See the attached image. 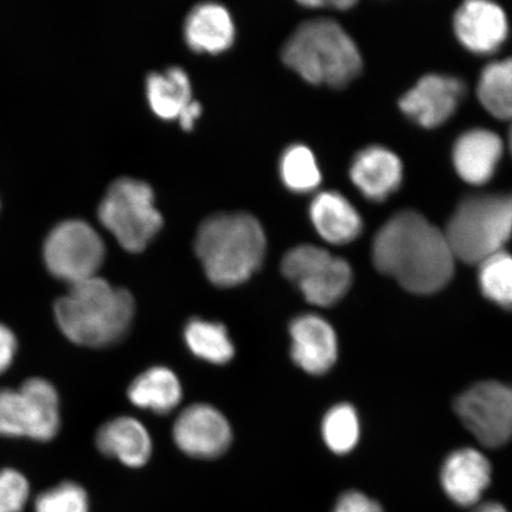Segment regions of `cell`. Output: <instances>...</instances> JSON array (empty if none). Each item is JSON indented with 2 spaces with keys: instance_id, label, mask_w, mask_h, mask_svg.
Masks as SVG:
<instances>
[{
  "instance_id": "1",
  "label": "cell",
  "mask_w": 512,
  "mask_h": 512,
  "mask_svg": "<svg viewBox=\"0 0 512 512\" xmlns=\"http://www.w3.org/2000/svg\"><path fill=\"white\" fill-rule=\"evenodd\" d=\"M373 260L407 291L431 294L452 279L456 258L443 230L418 211L403 210L376 234Z\"/></svg>"
},
{
  "instance_id": "2",
  "label": "cell",
  "mask_w": 512,
  "mask_h": 512,
  "mask_svg": "<svg viewBox=\"0 0 512 512\" xmlns=\"http://www.w3.org/2000/svg\"><path fill=\"white\" fill-rule=\"evenodd\" d=\"M136 312L131 293L96 277L70 285L55 304V318L69 341L104 348L123 339Z\"/></svg>"
},
{
  "instance_id": "3",
  "label": "cell",
  "mask_w": 512,
  "mask_h": 512,
  "mask_svg": "<svg viewBox=\"0 0 512 512\" xmlns=\"http://www.w3.org/2000/svg\"><path fill=\"white\" fill-rule=\"evenodd\" d=\"M266 247L264 228L247 213L208 217L195 240V251L204 273L219 287L246 283L264 262Z\"/></svg>"
},
{
  "instance_id": "4",
  "label": "cell",
  "mask_w": 512,
  "mask_h": 512,
  "mask_svg": "<svg viewBox=\"0 0 512 512\" xmlns=\"http://www.w3.org/2000/svg\"><path fill=\"white\" fill-rule=\"evenodd\" d=\"M283 60L312 85L343 88L362 70V57L352 38L328 18L299 25L283 48Z\"/></svg>"
},
{
  "instance_id": "5",
  "label": "cell",
  "mask_w": 512,
  "mask_h": 512,
  "mask_svg": "<svg viewBox=\"0 0 512 512\" xmlns=\"http://www.w3.org/2000/svg\"><path fill=\"white\" fill-rule=\"evenodd\" d=\"M454 258L482 264L503 251L512 236V192L464 198L444 230Z\"/></svg>"
},
{
  "instance_id": "6",
  "label": "cell",
  "mask_w": 512,
  "mask_h": 512,
  "mask_svg": "<svg viewBox=\"0 0 512 512\" xmlns=\"http://www.w3.org/2000/svg\"><path fill=\"white\" fill-rule=\"evenodd\" d=\"M99 219L130 253L143 252L163 226L150 185L128 177L112 183L100 204Z\"/></svg>"
},
{
  "instance_id": "7",
  "label": "cell",
  "mask_w": 512,
  "mask_h": 512,
  "mask_svg": "<svg viewBox=\"0 0 512 512\" xmlns=\"http://www.w3.org/2000/svg\"><path fill=\"white\" fill-rule=\"evenodd\" d=\"M59 428V394L49 381L30 379L18 390L0 389V435L49 441Z\"/></svg>"
},
{
  "instance_id": "8",
  "label": "cell",
  "mask_w": 512,
  "mask_h": 512,
  "mask_svg": "<svg viewBox=\"0 0 512 512\" xmlns=\"http://www.w3.org/2000/svg\"><path fill=\"white\" fill-rule=\"evenodd\" d=\"M281 271L299 288L307 302L322 307L337 304L352 283L347 261L312 245L294 247L287 252Z\"/></svg>"
},
{
  "instance_id": "9",
  "label": "cell",
  "mask_w": 512,
  "mask_h": 512,
  "mask_svg": "<svg viewBox=\"0 0 512 512\" xmlns=\"http://www.w3.org/2000/svg\"><path fill=\"white\" fill-rule=\"evenodd\" d=\"M106 248L88 223L72 220L57 226L44 245V261L51 274L69 285L96 277L104 264Z\"/></svg>"
},
{
  "instance_id": "10",
  "label": "cell",
  "mask_w": 512,
  "mask_h": 512,
  "mask_svg": "<svg viewBox=\"0 0 512 512\" xmlns=\"http://www.w3.org/2000/svg\"><path fill=\"white\" fill-rule=\"evenodd\" d=\"M456 412L480 444L503 446L512 439V386L482 382L471 387L456 402Z\"/></svg>"
},
{
  "instance_id": "11",
  "label": "cell",
  "mask_w": 512,
  "mask_h": 512,
  "mask_svg": "<svg viewBox=\"0 0 512 512\" xmlns=\"http://www.w3.org/2000/svg\"><path fill=\"white\" fill-rule=\"evenodd\" d=\"M174 439L179 450L188 456L213 459L228 450L233 433L226 416L214 407L197 403L178 416Z\"/></svg>"
},
{
  "instance_id": "12",
  "label": "cell",
  "mask_w": 512,
  "mask_h": 512,
  "mask_svg": "<svg viewBox=\"0 0 512 512\" xmlns=\"http://www.w3.org/2000/svg\"><path fill=\"white\" fill-rule=\"evenodd\" d=\"M465 95L462 81L445 75H426L402 96L401 111L425 128L446 123L456 112Z\"/></svg>"
},
{
  "instance_id": "13",
  "label": "cell",
  "mask_w": 512,
  "mask_h": 512,
  "mask_svg": "<svg viewBox=\"0 0 512 512\" xmlns=\"http://www.w3.org/2000/svg\"><path fill=\"white\" fill-rule=\"evenodd\" d=\"M454 31L466 49L478 55H489L495 53L507 38V16L497 4L471 0L458 9Z\"/></svg>"
},
{
  "instance_id": "14",
  "label": "cell",
  "mask_w": 512,
  "mask_h": 512,
  "mask_svg": "<svg viewBox=\"0 0 512 512\" xmlns=\"http://www.w3.org/2000/svg\"><path fill=\"white\" fill-rule=\"evenodd\" d=\"M291 356L300 369L311 375H322L337 360V337L332 326L316 315H303L290 326Z\"/></svg>"
},
{
  "instance_id": "15",
  "label": "cell",
  "mask_w": 512,
  "mask_h": 512,
  "mask_svg": "<svg viewBox=\"0 0 512 512\" xmlns=\"http://www.w3.org/2000/svg\"><path fill=\"white\" fill-rule=\"evenodd\" d=\"M503 142L496 132L476 128L454 144L453 164L464 182L484 185L494 177L503 155Z\"/></svg>"
},
{
  "instance_id": "16",
  "label": "cell",
  "mask_w": 512,
  "mask_h": 512,
  "mask_svg": "<svg viewBox=\"0 0 512 512\" xmlns=\"http://www.w3.org/2000/svg\"><path fill=\"white\" fill-rule=\"evenodd\" d=\"M491 480L489 460L473 448L453 452L441 470V484L454 503L475 505Z\"/></svg>"
},
{
  "instance_id": "17",
  "label": "cell",
  "mask_w": 512,
  "mask_h": 512,
  "mask_svg": "<svg viewBox=\"0 0 512 512\" xmlns=\"http://www.w3.org/2000/svg\"><path fill=\"white\" fill-rule=\"evenodd\" d=\"M350 177L368 200L382 202L400 187L401 160L382 146H369L357 153L351 165Z\"/></svg>"
},
{
  "instance_id": "18",
  "label": "cell",
  "mask_w": 512,
  "mask_h": 512,
  "mask_svg": "<svg viewBox=\"0 0 512 512\" xmlns=\"http://www.w3.org/2000/svg\"><path fill=\"white\" fill-rule=\"evenodd\" d=\"M310 217L318 234L331 245H347L362 233L361 215L337 191H323L313 198Z\"/></svg>"
},
{
  "instance_id": "19",
  "label": "cell",
  "mask_w": 512,
  "mask_h": 512,
  "mask_svg": "<svg viewBox=\"0 0 512 512\" xmlns=\"http://www.w3.org/2000/svg\"><path fill=\"white\" fill-rule=\"evenodd\" d=\"M184 36L188 46L197 53H222L235 40L233 18L220 4H198L185 21Z\"/></svg>"
},
{
  "instance_id": "20",
  "label": "cell",
  "mask_w": 512,
  "mask_h": 512,
  "mask_svg": "<svg viewBox=\"0 0 512 512\" xmlns=\"http://www.w3.org/2000/svg\"><path fill=\"white\" fill-rule=\"evenodd\" d=\"M96 446L107 457L130 467L144 466L151 457L152 441L142 422L120 416L108 421L96 434Z\"/></svg>"
},
{
  "instance_id": "21",
  "label": "cell",
  "mask_w": 512,
  "mask_h": 512,
  "mask_svg": "<svg viewBox=\"0 0 512 512\" xmlns=\"http://www.w3.org/2000/svg\"><path fill=\"white\" fill-rule=\"evenodd\" d=\"M127 396L134 406L157 414H168L181 402L182 386L174 371L153 367L131 383Z\"/></svg>"
},
{
  "instance_id": "22",
  "label": "cell",
  "mask_w": 512,
  "mask_h": 512,
  "mask_svg": "<svg viewBox=\"0 0 512 512\" xmlns=\"http://www.w3.org/2000/svg\"><path fill=\"white\" fill-rule=\"evenodd\" d=\"M147 100L159 118L179 119L192 100L191 83L182 68L152 73L146 80Z\"/></svg>"
},
{
  "instance_id": "23",
  "label": "cell",
  "mask_w": 512,
  "mask_h": 512,
  "mask_svg": "<svg viewBox=\"0 0 512 512\" xmlns=\"http://www.w3.org/2000/svg\"><path fill=\"white\" fill-rule=\"evenodd\" d=\"M184 341L196 357L213 364L232 361L235 348L226 326L200 318L185 325Z\"/></svg>"
},
{
  "instance_id": "24",
  "label": "cell",
  "mask_w": 512,
  "mask_h": 512,
  "mask_svg": "<svg viewBox=\"0 0 512 512\" xmlns=\"http://www.w3.org/2000/svg\"><path fill=\"white\" fill-rule=\"evenodd\" d=\"M480 104L492 117L512 120V57L486 66L478 82Z\"/></svg>"
},
{
  "instance_id": "25",
  "label": "cell",
  "mask_w": 512,
  "mask_h": 512,
  "mask_svg": "<svg viewBox=\"0 0 512 512\" xmlns=\"http://www.w3.org/2000/svg\"><path fill=\"white\" fill-rule=\"evenodd\" d=\"M280 176L286 187L294 192H310L319 187L322 175L315 155L305 145L288 147L280 159Z\"/></svg>"
},
{
  "instance_id": "26",
  "label": "cell",
  "mask_w": 512,
  "mask_h": 512,
  "mask_svg": "<svg viewBox=\"0 0 512 512\" xmlns=\"http://www.w3.org/2000/svg\"><path fill=\"white\" fill-rule=\"evenodd\" d=\"M479 285L491 302L512 310V255L502 251L479 264Z\"/></svg>"
},
{
  "instance_id": "27",
  "label": "cell",
  "mask_w": 512,
  "mask_h": 512,
  "mask_svg": "<svg viewBox=\"0 0 512 512\" xmlns=\"http://www.w3.org/2000/svg\"><path fill=\"white\" fill-rule=\"evenodd\" d=\"M323 438L332 452L349 453L360 439V421L354 407L342 403L331 408L323 420Z\"/></svg>"
},
{
  "instance_id": "28",
  "label": "cell",
  "mask_w": 512,
  "mask_h": 512,
  "mask_svg": "<svg viewBox=\"0 0 512 512\" xmlns=\"http://www.w3.org/2000/svg\"><path fill=\"white\" fill-rule=\"evenodd\" d=\"M87 492L79 484L62 483L38 496L36 512H88Z\"/></svg>"
},
{
  "instance_id": "29",
  "label": "cell",
  "mask_w": 512,
  "mask_h": 512,
  "mask_svg": "<svg viewBox=\"0 0 512 512\" xmlns=\"http://www.w3.org/2000/svg\"><path fill=\"white\" fill-rule=\"evenodd\" d=\"M28 480L18 471H0V512H22L29 497Z\"/></svg>"
},
{
  "instance_id": "30",
  "label": "cell",
  "mask_w": 512,
  "mask_h": 512,
  "mask_svg": "<svg viewBox=\"0 0 512 512\" xmlns=\"http://www.w3.org/2000/svg\"><path fill=\"white\" fill-rule=\"evenodd\" d=\"M334 512H383V510L379 503L362 492L349 491L338 499Z\"/></svg>"
},
{
  "instance_id": "31",
  "label": "cell",
  "mask_w": 512,
  "mask_h": 512,
  "mask_svg": "<svg viewBox=\"0 0 512 512\" xmlns=\"http://www.w3.org/2000/svg\"><path fill=\"white\" fill-rule=\"evenodd\" d=\"M17 339L8 326L0 324V374L8 370L15 360Z\"/></svg>"
},
{
  "instance_id": "32",
  "label": "cell",
  "mask_w": 512,
  "mask_h": 512,
  "mask_svg": "<svg viewBox=\"0 0 512 512\" xmlns=\"http://www.w3.org/2000/svg\"><path fill=\"white\" fill-rule=\"evenodd\" d=\"M201 113L202 106L200 102L192 101L187 110L181 115V118L178 119L179 123H181L184 130L190 131L194 127L196 119L200 118Z\"/></svg>"
},
{
  "instance_id": "33",
  "label": "cell",
  "mask_w": 512,
  "mask_h": 512,
  "mask_svg": "<svg viewBox=\"0 0 512 512\" xmlns=\"http://www.w3.org/2000/svg\"><path fill=\"white\" fill-rule=\"evenodd\" d=\"M303 6H307V8H322V6H332V8H336L338 10H348L352 8L356 4L354 0H334V2H300Z\"/></svg>"
},
{
  "instance_id": "34",
  "label": "cell",
  "mask_w": 512,
  "mask_h": 512,
  "mask_svg": "<svg viewBox=\"0 0 512 512\" xmlns=\"http://www.w3.org/2000/svg\"><path fill=\"white\" fill-rule=\"evenodd\" d=\"M475 512H508V510L505 509L501 504L495 502H488L479 505Z\"/></svg>"
},
{
  "instance_id": "35",
  "label": "cell",
  "mask_w": 512,
  "mask_h": 512,
  "mask_svg": "<svg viewBox=\"0 0 512 512\" xmlns=\"http://www.w3.org/2000/svg\"><path fill=\"white\" fill-rule=\"evenodd\" d=\"M509 147H510V152L512 155V125H511L510 133H509Z\"/></svg>"
}]
</instances>
